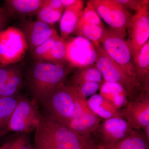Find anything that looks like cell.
I'll list each match as a JSON object with an SVG mask.
<instances>
[{"instance_id":"obj_25","label":"cell","mask_w":149,"mask_h":149,"mask_svg":"<svg viewBox=\"0 0 149 149\" xmlns=\"http://www.w3.org/2000/svg\"><path fill=\"white\" fill-rule=\"evenodd\" d=\"M44 61L61 65L67 62L65 40L61 37L56 40Z\"/></svg>"},{"instance_id":"obj_15","label":"cell","mask_w":149,"mask_h":149,"mask_svg":"<svg viewBox=\"0 0 149 149\" xmlns=\"http://www.w3.org/2000/svg\"><path fill=\"white\" fill-rule=\"evenodd\" d=\"M84 8V1L77 0L74 4L65 9L60 20V37L62 39L68 40L73 33Z\"/></svg>"},{"instance_id":"obj_11","label":"cell","mask_w":149,"mask_h":149,"mask_svg":"<svg viewBox=\"0 0 149 149\" xmlns=\"http://www.w3.org/2000/svg\"><path fill=\"white\" fill-rule=\"evenodd\" d=\"M66 61L73 68L94 65L96 58L95 47L88 40L81 37L65 40Z\"/></svg>"},{"instance_id":"obj_19","label":"cell","mask_w":149,"mask_h":149,"mask_svg":"<svg viewBox=\"0 0 149 149\" xmlns=\"http://www.w3.org/2000/svg\"><path fill=\"white\" fill-rule=\"evenodd\" d=\"M44 0H6L5 1L9 13L24 17L36 15L42 6Z\"/></svg>"},{"instance_id":"obj_16","label":"cell","mask_w":149,"mask_h":149,"mask_svg":"<svg viewBox=\"0 0 149 149\" xmlns=\"http://www.w3.org/2000/svg\"><path fill=\"white\" fill-rule=\"evenodd\" d=\"M100 90V95L118 109H122L129 102L127 91L117 83L104 81L101 85Z\"/></svg>"},{"instance_id":"obj_21","label":"cell","mask_w":149,"mask_h":149,"mask_svg":"<svg viewBox=\"0 0 149 149\" xmlns=\"http://www.w3.org/2000/svg\"><path fill=\"white\" fill-rule=\"evenodd\" d=\"M22 96L0 98V133L6 130L9 122Z\"/></svg>"},{"instance_id":"obj_5","label":"cell","mask_w":149,"mask_h":149,"mask_svg":"<svg viewBox=\"0 0 149 149\" xmlns=\"http://www.w3.org/2000/svg\"><path fill=\"white\" fill-rule=\"evenodd\" d=\"M41 104L45 111L43 115L66 126L72 117L74 110L72 86L70 84L63 83Z\"/></svg>"},{"instance_id":"obj_26","label":"cell","mask_w":149,"mask_h":149,"mask_svg":"<svg viewBox=\"0 0 149 149\" xmlns=\"http://www.w3.org/2000/svg\"><path fill=\"white\" fill-rule=\"evenodd\" d=\"M63 13V11L56 10L51 8L44 4L43 3L42 6L36 15L37 20L53 26L54 24L60 20Z\"/></svg>"},{"instance_id":"obj_33","label":"cell","mask_w":149,"mask_h":149,"mask_svg":"<svg viewBox=\"0 0 149 149\" xmlns=\"http://www.w3.org/2000/svg\"><path fill=\"white\" fill-rule=\"evenodd\" d=\"M44 4L56 10H64L61 0H44Z\"/></svg>"},{"instance_id":"obj_4","label":"cell","mask_w":149,"mask_h":149,"mask_svg":"<svg viewBox=\"0 0 149 149\" xmlns=\"http://www.w3.org/2000/svg\"><path fill=\"white\" fill-rule=\"evenodd\" d=\"M95 47V65L102 74L104 81L121 85L128 93L129 101L136 99L142 91L138 81L127 75L105 52L101 46Z\"/></svg>"},{"instance_id":"obj_20","label":"cell","mask_w":149,"mask_h":149,"mask_svg":"<svg viewBox=\"0 0 149 149\" xmlns=\"http://www.w3.org/2000/svg\"><path fill=\"white\" fill-rule=\"evenodd\" d=\"M139 131L134 130L130 136L117 143L95 149H149V142Z\"/></svg>"},{"instance_id":"obj_13","label":"cell","mask_w":149,"mask_h":149,"mask_svg":"<svg viewBox=\"0 0 149 149\" xmlns=\"http://www.w3.org/2000/svg\"><path fill=\"white\" fill-rule=\"evenodd\" d=\"M19 29L24 34L31 53L50 38L59 35L52 26L37 19L24 20Z\"/></svg>"},{"instance_id":"obj_34","label":"cell","mask_w":149,"mask_h":149,"mask_svg":"<svg viewBox=\"0 0 149 149\" xmlns=\"http://www.w3.org/2000/svg\"><path fill=\"white\" fill-rule=\"evenodd\" d=\"M9 18L8 13L6 11L0 8V32L8 23Z\"/></svg>"},{"instance_id":"obj_8","label":"cell","mask_w":149,"mask_h":149,"mask_svg":"<svg viewBox=\"0 0 149 149\" xmlns=\"http://www.w3.org/2000/svg\"><path fill=\"white\" fill-rule=\"evenodd\" d=\"M37 103L34 99L22 97L14 111L6 130L22 134L35 131L42 118Z\"/></svg>"},{"instance_id":"obj_3","label":"cell","mask_w":149,"mask_h":149,"mask_svg":"<svg viewBox=\"0 0 149 149\" xmlns=\"http://www.w3.org/2000/svg\"><path fill=\"white\" fill-rule=\"evenodd\" d=\"M126 35L125 29L104 28L101 46L127 75L137 80L135 63L125 39Z\"/></svg>"},{"instance_id":"obj_6","label":"cell","mask_w":149,"mask_h":149,"mask_svg":"<svg viewBox=\"0 0 149 149\" xmlns=\"http://www.w3.org/2000/svg\"><path fill=\"white\" fill-rule=\"evenodd\" d=\"M134 130L122 117L103 120L90 136L88 144L90 149L111 145L127 138Z\"/></svg>"},{"instance_id":"obj_27","label":"cell","mask_w":149,"mask_h":149,"mask_svg":"<svg viewBox=\"0 0 149 149\" xmlns=\"http://www.w3.org/2000/svg\"><path fill=\"white\" fill-rule=\"evenodd\" d=\"M87 24L103 26L100 17L88 2L87 3V6L82 11L75 27Z\"/></svg>"},{"instance_id":"obj_22","label":"cell","mask_w":149,"mask_h":149,"mask_svg":"<svg viewBox=\"0 0 149 149\" xmlns=\"http://www.w3.org/2000/svg\"><path fill=\"white\" fill-rule=\"evenodd\" d=\"M97 82L102 84L103 78L95 65L79 68L73 74L70 84L78 86L88 82Z\"/></svg>"},{"instance_id":"obj_32","label":"cell","mask_w":149,"mask_h":149,"mask_svg":"<svg viewBox=\"0 0 149 149\" xmlns=\"http://www.w3.org/2000/svg\"><path fill=\"white\" fill-rule=\"evenodd\" d=\"M127 9L136 10H139L143 4V1L141 0H118Z\"/></svg>"},{"instance_id":"obj_28","label":"cell","mask_w":149,"mask_h":149,"mask_svg":"<svg viewBox=\"0 0 149 149\" xmlns=\"http://www.w3.org/2000/svg\"><path fill=\"white\" fill-rule=\"evenodd\" d=\"M60 37V36L58 35L52 37L36 48L31 53L34 59L37 61H44L56 40Z\"/></svg>"},{"instance_id":"obj_35","label":"cell","mask_w":149,"mask_h":149,"mask_svg":"<svg viewBox=\"0 0 149 149\" xmlns=\"http://www.w3.org/2000/svg\"><path fill=\"white\" fill-rule=\"evenodd\" d=\"M61 1L63 7V9L64 10L66 8L74 4L77 1V0H61Z\"/></svg>"},{"instance_id":"obj_29","label":"cell","mask_w":149,"mask_h":149,"mask_svg":"<svg viewBox=\"0 0 149 149\" xmlns=\"http://www.w3.org/2000/svg\"><path fill=\"white\" fill-rule=\"evenodd\" d=\"M101 85L97 82H92L83 83L78 86L73 85L77 88L82 96L86 99L87 97L95 94Z\"/></svg>"},{"instance_id":"obj_10","label":"cell","mask_w":149,"mask_h":149,"mask_svg":"<svg viewBox=\"0 0 149 149\" xmlns=\"http://www.w3.org/2000/svg\"><path fill=\"white\" fill-rule=\"evenodd\" d=\"M88 2L110 27L128 29L133 15L118 0H91Z\"/></svg>"},{"instance_id":"obj_23","label":"cell","mask_w":149,"mask_h":149,"mask_svg":"<svg viewBox=\"0 0 149 149\" xmlns=\"http://www.w3.org/2000/svg\"><path fill=\"white\" fill-rule=\"evenodd\" d=\"M23 83L22 72L20 68L17 67L8 80L0 83V98L18 95Z\"/></svg>"},{"instance_id":"obj_36","label":"cell","mask_w":149,"mask_h":149,"mask_svg":"<svg viewBox=\"0 0 149 149\" xmlns=\"http://www.w3.org/2000/svg\"><path fill=\"white\" fill-rule=\"evenodd\" d=\"M142 130H143V132L142 133L145 136V138L147 141L149 142V125L145 127Z\"/></svg>"},{"instance_id":"obj_2","label":"cell","mask_w":149,"mask_h":149,"mask_svg":"<svg viewBox=\"0 0 149 149\" xmlns=\"http://www.w3.org/2000/svg\"><path fill=\"white\" fill-rule=\"evenodd\" d=\"M33 149H89L85 141L68 127L42 115L35 130Z\"/></svg>"},{"instance_id":"obj_7","label":"cell","mask_w":149,"mask_h":149,"mask_svg":"<svg viewBox=\"0 0 149 149\" xmlns=\"http://www.w3.org/2000/svg\"><path fill=\"white\" fill-rule=\"evenodd\" d=\"M29 50L24 34L19 28L9 27L0 32V66L21 61Z\"/></svg>"},{"instance_id":"obj_18","label":"cell","mask_w":149,"mask_h":149,"mask_svg":"<svg viewBox=\"0 0 149 149\" xmlns=\"http://www.w3.org/2000/svg\"><path fill=\"white\" fill-rule=\"evenodd\" d=\"M136 79L142 91H149V41L134 60Z\"/></svg>"},{"instance_id":"obj_31","label":"cell","mask_w":149,"mask_h":149,"mask_svg":"<svg viewBox=\"0 0 149 149\" xmlns=\"http://www.w3.org/2000/svg\"><path fill=\"white\" fill-rule=\"evenodd\" d=\"M17 67L12 65L0 67V83L7 81L17 68Z\"/></svg>"},{"instance_id":"obj_30","label":"cell","mask_w":149,"mask_h":149,"mask_svg":"<svg viewBox=\"0 0 149 149\" xmlns=\"http://www.w3.org/2000/svg\"><path fill=\"white\" fill-rule=\"evenodd\" d=\"M8 149H33L27 134H23L11 143Z\"/></svg>"},{"instance_id":"obj_1","label":"cell","mask_w":149,"mask_h":149,"mask_svg":"<svg viewBox=\"0 0 149 149\" xmlns=\"http://www.w3.org/2000/svg\"><path fill=\"white\" fill-rule=\"evenodd\" d=\"M73 68L63 65L37 61L29 68L26 82L33 99L40 103L65 82Z\"/></svg>"},{"instance_id":"obj_24","label":"cell","mask_w":149,"mask_h":149,"mask_svg":"<svg viewBox=\"0 0 149 149\" xmlns=\"http://www.w3.org/2000/svg\"><path fill=\"white\" fill-rule=\"evenodd\" d=\"M104 30V26L87 24L75 27L73 34L91 42L95 47L101 46L100 41Z\"/></svg>"},{"instance_id":"obj_9","label":"cell","mask_w":149,"mask_h":149,"mask_svg":"<svg viewBox=\"0 0 149 149\" xmlns=\"http://www.w3.org/2000/svg\"><path fill=\"white\" fill-rule=\"evenodd\" d=\"M149 1L143 0L140 9L133 15L128 29L127 40L133 61L139 51L149 41Z\"/></svg>"},{"instance_id":"obj_12","label":"cell","mask_w":149,"mask_h":149,"mask_svg":"<svg viewBox=\"0 0 149 149\" xmlns=\"http://www.w3.org/2000/svg\"><path fill=\"white\" fill-rule=\"evenodd\" d=\"M120 111L122 117L133 130H141L149 125V91H142Z\"/></svg>"},{"instance_id":"obj_14","label":"cell","mask_w":149,"mask_h":149,"mask_svg":"<svg viewBox=\"0 0 149 149\" xmlns=\"http://www.w3.org/2000/svg\"><path fill=\"white\" fill-rule=\"evenodd\" d=\"M102 120L91 111L85 112L71 118L66 126L80 136L88 146V139Z\"/></svg>"},{"instance_id":"obj_17","label":"cell","mask_w":149,"mask_h":149,"mask_svg":"<svg viewBox=\"0 0 149 149\" xmlns=\"http://www.w3.org/2000/svg\"><path fill=\"white\" fill-rule=\"evenodd\" d=\"M87 104L92 112L102 120L122 117L120 110L116 109L111 103L100 94H95L91 96L87 100Z\"/></svg>"},{"instance_id":"obj_37","label":"cell","mask_w":149,"mask_h":149,"mask_svg":"<svg viewBox=\"0 0 149 149\" xmlns=\"http://www.w3.org/2000/svg\"><path fill=\"white\" fill-rule=\"evenodd\" d=\"M11 143V141L6 142L0 147V149H8L10 146Z\"/></svg>"}]
</instances>
